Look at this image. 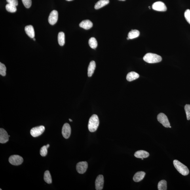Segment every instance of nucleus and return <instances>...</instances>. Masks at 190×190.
<instances>
[{
    "label": "nucleus",
    "mask_w": 190,
    "mask_h": 190,
    "mask_svg": "<svg viewBox=\"0 0 190 190\" xmlns=\"http://www.w3.org/2000/svg\"><path fill=\"white\" fill-rule=\"evenodd\" d=\"M109 3V0H100L95 5L94 8L96 10L99 9L107 5Z\"/></svg>",
    "instance_id": "nucleus-19"
},
{
    "label": "nucleus",
    "mask_w": 190,
    "mask_h": 190,
    "mask_svg": "<svg viewBox=\"0 0 190 190\" xmlns=\"http://www.w3.org/2000/svg\"><path fill=\"white\" fill-rule=\"evenodd\" d=\"M91 48L95 49L98 46V43L97 40L94 37L90 38L88 42Z\"/></svg>",
    "instance_id": "nucleus-23"
},
{
    "label": "nucleus",
    "mask_w": 190,
    "mask_h": 190,
    "mask_svg": "<svg viewBox=\"0 0 190 190\" xmlns=\"http://www.w3.org/2000/svg\"><path fill=\"white\" fill-rule=\"evenodd\" d=\"M185 17L187 22L190 24V10L187 9L185 12Z\"/></svg>",
    "instance_id": "nucleus-30"
},
{
    "label": "nucleus",
    "mask_w": 190,
    "mask_h": 190,
    "mask_svg": "<svg viewBox=\"0 0 190 190\" xmlns=\"http://www.w3.org/2000/svg\"><path fill=\"white\" fill-rule=\"evenodd\" d=\"M173 164L178 172L183 176H186L189 174V171L187 166L179 160H174L173 161Z\"/></svg>",
    "instance_id": "nucleus-3"
},
{
    "label": "nucleus",
    "mask_w": 190,
    "mask_h": 190,
    "mask_svg": "<svg viewBox=\"0 0 190 190\" xmlns=\"http://www.w3.org/2000/svg\"><path fill=\"white\" fill-rule=\"evenodd\" d=\"M44 181L48 184L52 183V176L49 171L46 170L44 173Z\"/></svg>",
    "instance_id": "nucleus-22"
},
{
    "label": "nucleus",
    "mask_w": 190,
    "mask_h": 190,
    "mask_svg": "<svg viewBox=\"0 0 190 190\" xmlns=\"http://www.w3.org/2000/svg\"><path fill=\"white\" fill-rule=\"evenodd\" d=\"M127 39L128 40H129L130 39H129V38L128 37L127 38Z\"/></svg>",
    "instance_id": "nucleus-35"
},
{
    "label": "nucleus",
    "mask_w": 190,
    "mask_h": 190,
    "mask_svg": "<svg viewBox=\"0 0 190 190\" xmlns=\"http://www.w3.org/2000/svg\"><path fill=\"white\" fill-rule=\"evenodd\" d=\"M16 6L12 5V4L8 3L6 4L5 8L8 11L11 13H14L16 11L17 8Z\"/></svg>",
    "instance_id": "nucleus-25"
},
{
    "label": "nucleus",
    "mask_w": 190,
    "mask_h": 190,
    "mask_svg": "<svg viewBox=\"0 0 190 190\" xmlns=\"http://www.w3.org/2000/svg\"><path fill=\"white\" fill-rule=\"evenodd\" d=\"M143 60L146 62L154 63L160 62L162 60L161 56L156 54L148 53L143 57Z\"/></svg>",
    "instance_id": "nucleus-2"
},
{
    "label": "nucleus",
    "mask_w": 190,
    "mask_h": 190,
    "mask_svg": "<svg viewBox=\"0 0 190 190\" xmlns=\"http://www.w3.org/2000/svg\"><path fill=\"white\" fill-rule=\"evenodd\" d=\"M33 40L35 41V39L34 37L33 38Z\"/></svg>",
    "instance_id": "nucleus-34"
},
{
    "label": "nucleus",
    "mask_w": 190,
    "mask_h": 190,
    "mask_svg": "<svg viewBox=\"0 0 190 190\" xmlns=\"http://www.w3.org/2000/svg\"><path fill=\"white\" fill-rule=\"evenodd\" d=\"M69 120L70 121V122H71L73 121V120H72L71 119H69Z\"/></svg>",
    "instance_id": "nucleus-32"
},
{
    "label": "nucleus",
    "mask_w": 190,
    "mask_h": 190,
    "mask_svg": "<svg viewBox=\"0 0 190 190\" xmlns=\"http://www.w3.org/2000/svg\"><path fill=\"white\" fill-rule=\"evenodd\" d=\"M59 44L61 46H64L65 44V33L63 32L59 33L58 35Z\"/></svg>",
    "instance_id": "nucleus-21"
},
{
    "label": "nucleus",
    "mask_w": 190,
    "mask_h": 190,
    "mask_svg": "<svg viewBox=\"0 0 190 190\" xmlns=\"http://www.w3.org/2000/svg\"><path fill=\"white\" fill-rule=\"evenodd\" d=\"M154 10L158 11H166L167 10L166 6L163 2L158 1L154 3L152 5Z\"/></svg>",
    "instance_id": "nucleus-8"
},
{
    "label": "nucleus",
    "mask_w": 190,
    "mask_h": 190,
    "mask_svg": "<svg viewBox=\"0 0 190 190\" xmlns=\"http://www.w3.org/2000/svg\"><path fill=\"white\" fill-rule=\"evenodd\" d=\"M58 19V13L55 10H53L51 12L48 17V22L52 25L55 24Z\"/></svg>",
    "instance_id": "nucleus-9"
},
{
    "label": "nucleus",
    "mask_w": 190,
    "mask_h": 190,
    "mask_svg": "<svg viewBox=\"0 0 190 190\" xmlns=\"http://www.w3.org/2000/svg\"><path fill=\"white\" fill-rule=\"evenodd\" d=\"M50 146L49 144H48L46 145L43 146L42 147L41 149H40V155L43 157L46 156L47 154V149Z\"/></svg>",
    "instance_id": "nucleus-26"
},
{
    "label": "nucleus",
    "mask_w": 190,
    "mask_h": 190,
    "mask_svg": "<svg viewBox=\"0 0 190 190\" xmlns=\"http://www.w3.org/2000/svg\"><path fill=\"white\" fill-rule=\"evenodd\" d=\"M145 175V173L144 172L141 171V172H137L134 175L133 177V180L135 182H139L143 180Z\"/></svg>",
    "instance_id": "nucleus-13"
},
{
    "label": "nucleus",
    "mask_w": 190,
    "mask_h": 190,
    "mask_svg": "<svg viewBox=\"0 0 190 190\" xmlns=\"http://www.w3.org/2000/svg\"><path fill=\"white\" fill-rule=\"evenodd\" d=\"M23 5L25 8H29L31 7L32 4L31 0H22Z\"/></svg>",
    "instance_id": "nucleus-29"
},
{
    "label": "nucleus",
    "mask_w": 190,
    "mask_h": 190,
    "mask_svg": "<svg viewBox=\"0 0 190 190\" xmlns=\"http://www.w3.org/2000/svg\"><path fill=\"white\" fill-rule=\"evenodd\" d=\"M79 26L86 30L90 29L93 27V23L89 20H84L80 23Z\"/></svg>",
    "instance_id": "nucleus-14"
},
{
    "label": "nucleus",
    "mask_w": 190,
    "mask_h": 190,
    "mask_svg": "<svg viewBox=\"0 0 190 190\" xmlns=\"http://www.w3.org/2000/svg\"><path fill=\"white\" fill-rule=\"evenodd\" d=\"M158 121L162 124L165 127L169 128L170 124L169 122L168 118L166 115L163 113L158 114L157 117Z\"/></svg>",
    "instance_id": "nucleus-5"
},
{
    "label": "nucleus",
    "mask_w": 190,
    "mask_h": 190,
    "mask_svg": "<svg viewBox=\"0 0 190 190\" xmlns=\"http://www.w3.org/2000/svg\"><path fill=\"white\" fill-rule=\"evenodd\" d=\"M158 189L159 190H166L167 189V182L165 180H162L158 182Z\"/></svg>",
    "instance_id": "nucleus-24"
},
{
    "label": "nucleus",
    "mask_w": 190,
    "mask_h": 190,
    "mask_svg": "<svg viewBox=\"0 0 190 190\" xmlns=\"http://www.w3.org/2000/svg\"><path fill=\"white\" fill-rule=\"evenodd\" d=\"M25 31L29 37L33 39L35 37V33L34 30L33 26L31 25H27L25 27Z\"/></svg>",
    "instance_id": "nucleus-15"
},
{
    "label": "nucleus",
    "mask_w": 190,
    "mask_h": 190,
    "mask_svg": "<svg viewBox=\"0 0 190 190\" xmlns=\"http://www.w3.org/2000/svg\"><path fill=\"white\" fill-rule=\"evenodd\" d=\"M134 156L137 158H146L149 157V154L146 151L141 150L136 151L135 153Z\"/></svg>",
    "instance_id": "nucleus-16"
},
{
    "label": "nucleus",
    "mask_w": 190,
    "mask_h": 190,
    "mask_svg": "<svg viewBox=\"0 0 190 190\" xmlns=\"http://www.w3.org/2000/svg\"><path fill=\"white\" fill-rule=\"evenodd\" d=\"M6 1L8 3L12 4L16 6L18 5V2L17 0H6Z\"/></svg>",
    "instance_id": "nucleus-31"
},
{
    "label": "nucleus",
    "mask_w": 190,
    "mask_h": 190,
    "mask_svg": "<svg viewBox=\"0 0 190 190\" xmlns=\"http://www.w3.org/2000/svg\"><path fill=\"white\" fill-rule=\"evenodd\" d=\"M9 162L14 166H18L22 164L23 162V158L18 155H13L9 158Z\"/></svg>",
    "instance_id": "nucleus-4"
},
{
    "label": "nucleus",
    "mask_w": 190,
    "mask_h": 190,
    "mask_svg": "<svg viewBox=\"0 0 190 190\" xmlns=\"http://www.w3.org/2000/svg\"><path fill=\"white\" fill-rule=\"evenodd\" d=\"M99 124V119L98 116L93 115L89 120L88 128L90 132H93L97 130Z\"/></svg>",
    "instance_id": "nucleus-1"
},
{
    "label": "nucleus",
    "mask_w": 190,
    "mask_h": 190,
    "mask_svg": "<svg viewBox=\"0 0 190 190\" xmlns=\"http://www.w3.org/2000/svg\"><path fill=\"white\" fill-rule=\"evenodd\" d=\"M96 67V62L94 61L90 62L88 68V77H91L94 72Z\"/></svg>",
    "instance_id": "nucleus-17"
},
{
    "label": "nucleus",
    "mask_w": 190,
    "mask_h": 190,
    "mask_svg": "<svg viewBox=\"0 0 190 190\" xmlns=\"http://www.w3.org/2000/svg\"><path fill=\"white\" fill-rule=\"evenodd\" d=\"M104 183V178L102 175H98L97 177L96 181H95V185L96 189L97 190H102Z\"/></svg>",
    "instance_id": "nucleus-11"
},
{
    "label": "nucleus",
    "mask_w": 190,
    "mask_h": 190,
    "mask_svg": "<svg viewBox=\"0 0 190 190\" xmlns=\"http://www.w3.org/2000/svg\"><path fill=\"white\" fill-rule=\"evenodd\" d=\"M9 140V136L6 131L3 128H0V143L2 144L8 142Z\"/></svg>",
    "instance_id": "nucleus-12"
},
{
    "label": "nucleus",
    "mask_w": 190,
    "mask_h": 190,
    "mask_svg": "<svg viewBox=\"0 0 190 190\" xmlns=\"http://www.w3.org/2000/svg\"><path fill=\"white\" fill-rule=\"evenodd\" d=\"M44 130H45V127L43 126L36 127L31 129L30 131V134L33 137H37L43 134Z\"/></svg>",
    "instance_id": "nucleus-6"
},
{
    "label": "nucleus",
    "mask_w": 190,
    "mask_h": 190,
    "mask_svg": "<svg viewBox=\"0 0 190 190\" xmlns=\"http://www.w3.org/2000/svg\"><path fill=\"white\" fill-rule=\"evenodd\" d=\"M169 128H171V126H169Z\"/></svg>",
    "instance_id": "nucleus-38"
},
{
    "label": "nucleus",
    "mask_w": 190,
    "mask_h": 190,
    "mask_svg": "<svg viewBox=\"0 0 190 190\" xmlns=\"http://www.w3.org/2000/svg\"><path fill=\"white\" fill-rule=\"evenodd\" d=\"M6 68L5 65L0 63V74L2 76H5L6 75Z\"/></svg>",
    "instance_id": "nucleus-27"
},
{
    "label": "nucleus",
    "mask_w": 190,
    "mask_h": 190,
    "mask_svg": "<svg viewBox=\"0 0 190 190\" xmlns=\"http://www.w3.org/2000/svg\"><path fill=\"white\" fill-rule=\"evenodd\" d=\"M66 1H73V0H66Z\"/></svg>",
    "instance_id": "nucleus-33"
},
{
    "label": "nucleus",
    "mask_w": 190,
    "mask_h": 190,
    "mask_svg": "<svg viewBox=\"0 0 190 190\" xmlns=\"http://www.w3.org/2000/svg\"><path fill=\"white\" fill-rule=\"evenodd\" d=\"M141 159L142 160H143V158H141Z\"/></svg>",
    "instance_id": "nucleus-37"
},
{
    "label": "nucleus",
    "mask_w": 190,
    "mask_h": 190,
    "mask_svg": "<svg viewBox=\"0 0 190 190\" xmlns=\"http://www.w3.org/2000/svg\"><path fill=\"white\" fill-rule=\"evenodd\" d=\"M88 164L86 161L80 162L78 163L76 166L78 172L80 174L85 173L88 168Z\"/></svg>",
    "instance_id": "nucleus-7"
},
{
    "label": "nucleus",
    "mask_w": 190,
    "mask_h": 190,
    "mask_svg": "<svg viewBox=\"0 0 190 190\" xmlns=\"http://www.w3.org/2000/svg\"><path fill=\"white\" fill-rule=\"evenodd\" d=\"M139 74L135 72L132 71L129 73L126 76V79L128 81H131L139 78Z\"/></svg>",
    "instance_id": "nucleus-18"
},
{
    "label": "nucleus",
    "mask_w": 190,
    "mask_h": 190,
    "mask_svg": "<svg viewBox=\"0 0 190 190\" xmlns=\"http://www.w3.org/2000/svg\"><path fill=\"white\" fill-rule=\"evenodd\" d=\"M140 34L139 31L137 30H132L128 34V37L130 39H133L138 37Z\"/></svg>",
    "instance_id": "nucleus-20"
},
{
    "label": "nucleus",
    "mask_w": 190,
    "mask_h": 190,
    "mask_svg": "<svg viewBox=\"0 0 190 190\" xmlns=\"http://www.w3.org/2000/svg\"><path fill=\"white\" fill-rule=\"evenodd\" d=\"M71 132L70 125L68 123H65L62 128V133L63 136L65 139L68 138L70 136Z\"/></svg>",
    "instance_id": "nucleus-10"
},
{
    "label": "nucleus",
    "mask_w": 190,
    "mask_h": 190,
    "mask_svg": "<svg viewBox=\"0 0 190 190\" xmlns=\"http://www.w3.org/2000/svg\"><path fill=\"white\" fill-rule=\"evenodd\" d=\"M119 1H125V0H119Z\"/></svg>",
    "instance_id": "nucleus-36"
},
{
    "label": "nucleus",
    "mask_w": 190,
    "mask_h": 190,
    "mask_svg": "<svg viewBox=\"0 0 190 190\" xmlns=\"http://www.w3.org/2000/svg\"><path fill=\"white\" fill-rule=\"evenodd\" d=\"M185 109L186 114L187 118L188 120H190V105H186L185 107Z\"/></svg>",
    "instance_id": "nucleus-28"
}]
</instances>
